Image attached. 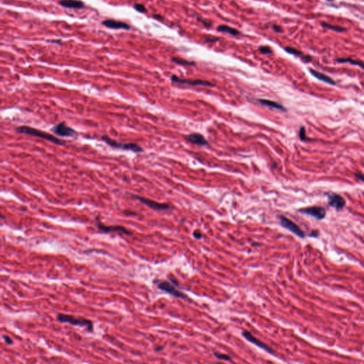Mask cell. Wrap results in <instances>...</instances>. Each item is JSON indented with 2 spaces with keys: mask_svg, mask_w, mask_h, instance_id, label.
<instances>
[{
  "mask_svg": "<svg viewBox=\"0 0 364 364\" xmlns=\"http://www.w3.org/2000/svg\"><path fill=\"white\" fill-rule=\"evenodd\" d=\"M185 139L189 142L199 145V146H206L208 145V142L204 137V136L197 132L187 134L185 136Z\"/></svg>",
  "mask_w": 364,
  "mask_h": 364,
  "instance_id": "obj_13",
  "label": "cell"
},
{
  "mask_svg": "<svg viewBox=\"0 0 364 364\" xmlns=\"http://www.w3.org/2000/svg\"><path fill=\"white\" fill-rule=\"evenodd\" d=\"M299 136L300 139H301L302 141H308V140H309L308 138H307V136H306V134H305V127H300Z\"/></svg>",
  "mask_w": 364,
  "mask_h": 364,
  "instance_id": "obj_26",
  "label": "cell"
},
{
  "mask_svg": "<svg viewBox=\"0 0 364 364\" xmlns=\"http://www.w3.org/2000/svg\"><path fill=\"white\" fill-rule=\"evenodd\" d=\"M3 338H4V339L5 340V341H6L7 343H8V344H12V340L10 337H9V336H3Z\"/></svg>",
  "mask_w": 364,
  "mask_h": 364,
  "instance_id": "obj_33",
  "label": "cell"
},
{
  "mask_svg": "<svg viewBox=\"0 0 364 364\" xmlns=\"http://www.w3.org/2000/svg\"><path fill=\"white\" fill-rule=\"evenodd\" d=\"M16 130L20 134H27V135L35 136V137L41 138V139H43L57 145H63L65 143V141L59 139V138L54 136L53 134H48L47 132H43V131L37 130V129L29 126L23 125V126L18 127H16Z\"/></svg>",
  "mask_w": 364,
  "mask_h": 364,
  "instance_id": "obj_1",
  "label": "cell"
},
{
  "mask_svg": "<svg viewBox=\"0 0 364 364\" xmlns=\"http://www.w3.org/2000/svg\"><path fill=\"white\" fill-rule=\"evenodd\" d=\"M300 58H301L302 61L305 62V63H309V62H311L313 60L312 56L309 55H305V54H303Z\"/></svg>",
  "mask_w": 364,
  "mask_h": 364,
  "instance_id": "obj_30",
  "label": "cell"
},
{
  "mask_svg": "<svg viewBox=\"0 0 364 364\" xmlns=\"http://www.w3.org/2000/svg\"><path fill=\"white\" fill-rule=\"evenodd\" d=\"M273 31H274L275 33H277V34H281V33H283L284 30L282 28L281 26H279V25H277V24H273L272 26Z\"/></svg>",
  "mask_w": 364,
  "mask_h": 364,
  "instance_id": "obj_29",
  "label": "cell"
},
{
  "mask_svg": "<svg viewBox=\"0 0 364 364\" xmlns=\"http://www.w3.org/2000/svg\"><path fill=\"white\" fill-rule=\"evenodd\" d=\"M197 19H198V21H199L200 22H201L202 23H203V24L204 25L206 28H210V27L212 26V23L211 22V21H209L208 20L204 19H203V18H201V17H197Z\"/></svg>",
  "mask_w": 364,
  "mask_h": 364,
  "instance_id": "obj_27",
  "label": "cell"
},
{
  "mask_svg": "<svg viewBox=\"0 0 364 364\" xmlns=\"http://www.w3.org/2000/svg\"><path fill=\"white\" fill-rule=\"evenodd\" d=\"M131 198H133V199L134 200H137V201H139L140 203H143V204L147 205V206L149 207V208H150L151 209H153V210H154V211H166L171 208L170 205H169V204H168V203H159V202L153 201V200L149 199V198L142 197V196L132 195L131 196Z\"/></svg>",
  "mask_w": 364,
  "mask_h": 364,
  "instance_id": "obj_6",
  "label": "cell"
},
{
  "mask_svg": "<svg viewBox=\"0 0 364 364\" xmlns=\"http://www.w3.org/2000/svg\"><path fill=\"white\" fill-rule=\"evenodd\" d=\"M153 17L154 18V19H157V20H162L163 19V16L161 15H160V14H154L153 15Z\"/></svg>",
  "mask_w": 364,
  "mask_h": 364,
  "instance_id": "obj_36",
  "label": "cell"
},
{
  "mask_svg": "<svg viewBox=\"0 0 364 364\" xmlns=\"http://www.w3.org/2000/svg\"><path fill=\"white\" fill-rule=\"evenodd\" d=\"M298 211L301 214L307 215V216H312V217L316 218V220L321 221L325 218L327 211L326 209L321 206H310L307 207V208H300L298 210Z\"/></svg>",
  "mask_w": 364,
  "mask_h": 364,
  "instance_id": "obj_9",
  "label": "cell"
},
{
  "mask_svg": "<svg viewBox=\"0 0 364 364\" xmlns=\"http://www.w3.org/2000/svg\"><path fill=\"white\" fill-rule=\"evenodd\" d=\"M52 132L56 135L63 137H71L77 134V132L72 127L68 126L64 122L58 124L52 128Z\"/></svg>",
  "mask_w": 364,
  "mask_h": 364,
  "instance_id": "obj_10",
  "label": "cell"
},
{
  "mask_svg": "<svg viewBox=\"0 0 364 364\" xmlns=\"http://www.w3.org/2000/svg\"><path fill=\"white\" fill-rule=\"evenodd\" d=\"M327 198H328L329 205L338 211L343 209L346 205L344 198L337 194H334V193L329 194L327 195Z\"/></svg>",
  "mask_w": 364,
  "mask_h": 364,
  "instance_id": "obj_12",
  "label": "cell"
},
{
  "mask_svg": "<svg viewBox=\"0 0 364 364\" xmlns=\"http://www.w3.org/2000/svg\"><path fill=\"white\" fill-rule=\"evenodd\" d=\"M285 51L287 53H288V54H292V55H294L296 56H299V57H301V56L303 55V53L301 51L298 50V49H296L295 48H293V47H291V46L285 47Z\"/></svg>",
  "mask_w": 364,
  "mask_h": 364,
  "instance_id": "obj_22",
  "label": "cell"
},
{
  "mask_svg": "<svg viewBox=\"0 0 364 364\" xmlns=\"http://www.w3.org/2000/svg\"><path fill=\"white\" fill-rule=\"evenodd\" d=\"M48 42L50 43H61V39H54V40H51V41H48Z\"/></svg>",
  "mask_w": 364,
  "mask_h": 364,
  "instance_id": "obj_35",
  "label": "cell"
},
{
  "mask_svg": "<svg viewBox=\"0 0 364 364\" xmlns=\"http://www.w3.org/2000/svg\"><path fill=\"white\" fill-rule=\"evenodd\" d=\"M57 320L61 323H68L74 326L86 327L89 332H93V323L85 318H78L68 314H59L57 315Z\"/></svg>",
  "mask_w": 364,
  "mask_h": 364,
  "instance_id": "obj_2",
  "label": "cell"
},
{
  "mask_svg": "<svg viewBox=\"0 0 364 364\" xmlns=\"http://www.w3.org/2000/svg\"><path fill=\"white\" fill-rule=\"evenodd\" d=\"M280 223L281 226H283L284 228L287 229L292 233L296 235V236L300 238H305L306 236V233L302 229L300 228L297 224H296L294 222L291 221L290 219L287 218V217L284 216H280Z\"/></svg>",
  "mask_w": 364,
  "mask_h": 364,
  "instance_id": "obj_5",
  "label": "cell"
},
{
  "mask_svg": "<svg viewBox=\"0 0 364 364\" xmlns=\"http://www.w3.org/2000/svg\"><path fill=\"white\" fill-rule=\"evenodd\" d=\"M193 236H194V237L196 239H201V238L203 237V235H202V233L199 230L194 231V233H193Z\"/></svg>",
  "mask_w": 364,
  "mask_h": 364,
  "instance_id": "obj_31",
  "label": "cell"
},
{
  "mask_svg": "<svg viewBox=\"0 0 364 364\" xmlns=\"http://www.w3.org/2000/svg\"><path fill=\"white\" fill-rule=\"evenodd\" d=\"M134 8L140 13H147V8L142 4H135L134 5Z\"/></svg>",
  "mask_w": 364,
  "mask_h": 364,
  "instance_id": "obj_25",
  "label": "cell"
},
{
  "mask_svg": "<svg viewBox=\"0 0 364 364\" xmlns=\"http://www.w3.org/2000/svg\"><path fill=\"white\" fill-rule=\"evenodd\" d=\"M96 226L102 232L108 233L110 232H117L122 234L127 235V236H132V233L130 230H127L125 227L118 225H107L101 223V221L97 218H96Z\"/></svg>",
  "mask_w": 364,
  "mask_h": 364,
  "instance_id": "obj_7",
  "label": "cell"
},
{
  "mask_svg": "<svg viewBox=\"0 0 364 364\" xmlns=\"http://www.w3.org/2000/svg\"><path fill=\"white\" fill-rule=\"evenodd\" d=\"M124 214L125 215H127V216H130V215H136V213L134 212H131L130 211H126L124 212Z\"/></svg>",
  "mask_w": 364,
  "mask_h": 364,
  "instance_id": "obj_37",
  "label": "cell"
},
{
  "mask_svg": "<svg viewBox=\"0 0 364 364\" xmlns=\"http://www.w3.org/2000/svg\"><path fill=\"white\" fill-rule=\"evenodd\" d=\"M336 61H337L338 63H349L352 65L360 66L362 68H363V62L361 61H356V60H354L351 59V58H348V59H341V58H339V59H336Z\"/></svg>",
  "mask_w": 364,
  "mask_h": 364,
  "instance_id": "obj_20",
  "label": "cell"
},
{
  "mask_svg": "<svg viewBox=\"0 0 364 364\" xmlns=\"http://www.w3.org/2000/svg\"><path fill=\"white\" fill-rule=\"evenodd\" d=\"M311 233H312V234L309 235V236H310V237L316 238L318 236V232L317 230H315V231H312V232Z\"/></svg>",
  "mask_w": 364,
  "mask_h": 364,
  "instance_id": "obj_34",
  "label": "cell"
},
{
  "mask_svg": "<svg viewBox=\"0 0 364 364\" xmlns=\"http://www.w3.org/2000/svg\"><path fill=\"white\" fill-rule=\"evenodd\" d=\"M103 25H104L107 28L112 29H125L129 30L130 29V26L127 23L123 21H117L114 19H106L102 22Z\"/></svg>",
  "mask_w": 364,
  "mask_h": 364,
  "instance_id": "obj_14",
  "label": "cell"
},
{
  "mask_svg": "<svg viewBox=\"0 0 364 364\" xmlns=\"http://www.w3.org/2000/svg\"><path fill=\"white\" fill-rule=\"evenodd\" d=\"M217 31L221 33H228L232 36H238L241 34V32L227 25L221 24L217 27Z\"/></svg>",
  "mask_w": 364,
  "mask_h": 364,
  "instance_id": "obj_18",
  "label": "cell"
},
{
  "mask_svg": "<svg viewBox=\"0 0 364 364\" xmlns=\"http://www.w3.org/2000/svg\"><path fill=\"white\" fill-rule=\"evenodd\" d=\"M214 356H216V358H218V359L219 360H223V361H230L232 362V358L230 356H228V355L226 354H220V353H214Z\"/></svg>",
  "mask_w": 364,
  "mask_h": 364,
  "instance_id": "obj_23",
  "label": "cell"
},
{
  "mask_svg": "<svg viewBox=\"0 0 364 364\" xmlns=\"http://www.w3.org/2000/svg\"><path fill=\"white\" fill-rule=\"evenodd\" d=\"M154 283L159 289L164 291V292L169 293L171 295L175 296V297L180 298V299H188V296L176 288V287L177 285H174V283H171L168 281H166V280H160L156 279L154 280Z\"/></svg>",
  "mask_w": 364,
  "mask_h": 364,
  "instance_id": "obj_4",
  "label": "cell"
},
{
  "mask_svg": "<svg viewBox=\"0 0 364 364\" xmlns=\"http://www.w3.org/2000/svg\"><path fill=\"white\" fill-rule=\"evenodd\" d=\"M220 38L218 37H212V36H206L205 37V43H215L216 41H219Z\"/></svg>",
  "mask_w": 364,
  "mask_h": 364,
  "instance_id": "obj_28",
  "label": "cell"
},
{
  "mask_svg": "<svg viewBox=\"0 0 364 364\" xmlns=\"http://www.w3.org/2000/svg\"><path fill=\"white\" fill-rule=\"evenodd\" d=\"M258 50L263 54H272L273 53L272 49L269 46H260Z\"/></svg>",
  "mask_w": 364,
  "mask_h": 364,
  "instance_id": "obj_24",
  "label": "cell"
},
{
  "mask_svg": "<svg viewBox=\"0 0 364 364\" xmlns=\"http://www.w3.org/2000/svg\"><path fill=\"white\" fill-rule=\"evenodd\" d=\"M258 102L259 103H260V104L265 105V106H267L269 107H271V108L277 109V110H283V111L286 110V108H285V107H283L281 104L277 103V102L275 101H270V100H266V99H258Z\"/></svg>",
  "mask_w": 364,
  "mask_h": 364,
  "instance_id": "obj_17",
  "label": "cell"
},
{
  "mask_svg": "<svg viewBox=\"0 0 364 364\" xmlns=\"http://www.w3.org/2000/svg\"><path fill=\"white\" fill-rule=\"evenodd\" d=\"M4 218V216H2L1 213H0V218Z\"/></svg>",
  "mask_w": 364,
  "mask_h": 364,
  "instance_id": "obj_39",
  "label": "cell"
},
{
  "mask_svg": "<svg viewBox=\"0 0 364 364\" xmlns=\"http://www.w3.org/2000/svg\"><path fill=\"white\" fill-rule=\"evenodd\" d=\"M102 140L104 141L105 143H107L109 146L113 147L114 149H117V150L132 151V152L134 153H141L144 152L142 147H141L139 145L134 143L118 142L115 141V140L112 139V138L105 135L102 136Z\"/></svg>",
  "mask_w": 364,
  "mask_h": 364,
  "instance_id": "obj_3",
  "label": "cell"
},
{
  "mask_svg": "<svg viewBox=\"0 0 364 364\" xmlns=\"http://www.w3.org/2000/svg\"><path fill=\"white\" fill-rule=\"evenodd\" d=\"M163 349H164L163 346H157V347H156V348L155 349V351H160L163 350Z\"/></svg>",
  "mask_w": 364,
  "mask_h": 364,
  "instance_id": "obj_38",
  "label": "cell"
},
{
  "mask_svg": "<svg viewBox=\"0 0 364 364\" xmlns=\"http://www.w3.org/2000/svg\"><path fill=\"white\" fill-rule=\"evenodd\" d=\"M242 336H243V337L245 338L246 340H247L249 342L252 343V344L257 346L259 347V348L263 349L264 351H267V352L269 353V354H274V351L272 348H270L269 346H267V344H265V343H264L263 341H261L260 340L258 339V338L255 337L253 335L251 334L250 332H247V331H243V332H242Z\"/></svg>",
  "mask_w": 364,
  "mask_h": 364,
  "instance_id": "obj_11",
  "label": "cell"
},
{
  "mask_svg": "<svg viewBox=\"0 0 364 364\" xmlns=\"http://www.w3.org/2000/svg\"><path fill=\"white\" fill-rule=\"evenodd\" d=\"M355 176H356V179L360 180V181H363V174H361V173H356L355 174Z\"/></svg>",
  "mask_w": 364,
  "mask_h": 364,
  "instance_id": "obj_32",
  "label": "cell"
},
{
  "mask_svg": "<svg viewBox=\"0 0 364 364\" xmlns=\"http://www.w3.org/2000/svg\"><path fill=\"white\" fill-rule=\"evenodd\" d=\"M321 25L324 27V28L328 29L329 30L334 31V32H336L341 33V32H346L347 31V29L345 28V27L338 26V25H332V24H330L329 23L325 22V21H321Z\"/></svg>",
  "mask_w": 364,
  "mask_h": 364,
  "instance_id": "obj_19",
  "label": "cell"
},
{
  "mask_svg": "<svg viewBox=\"0 0 364 364\" xmlns=\"http://www.w3.org/2000/svg\"><path fill=\"white\" fill-rule=\"evenodd\" d=\"M59 4L68 9H82L85 7L84 3L80 0H61Z\"/></svg>",
  "mask_w": 364,
  "mask_h": 364,
  "instance_id": "obj_16",
  "label": "cell"
},
{
  "mask_svg": "<svg viewBox=\"0 0 364 364\" xmlns=\"http://www.w3.org/2000/svg\"><path fill=\"white\" fill-rule=\"evenodd\" d=\"M172 61L174 62V63H176V64H179L181 65H196V63L194 61H188V60L181 59V58L174 57L172 59Z\"/></svg>",
  "mask_w": 364,
  "mask_h": 364,
  "instance_id": "obj_21",
  "label": "cell"
},
{
  "mask_svg": "<svg viewBox=\"0 0 364 364\" xmlns=\"http://www.w3.org/2000/svg\"><path fill=\"white\" fill-rule=\"evenodd\" d=\"M309 72H310V73L312 74L314 77H315L316 79L319 80V81L324 82V83H328V84L332 85H335L336 84V83L335 82L334 80H333L332 78H330L328 76L325 75V74L322 73L321 72H318L317 71V70H314V69H313V68H309Z\"/></svg>",
  "mask_w": 364,
  "mask_h": 364,
  "instance_id": "obj_15",
  "label": "cell"
},
{
  "mask_svg": "<svg viewBox=\"0 0 364 364\" xmlns=\"http://www.w3.org/2000/svg\"><path fill=\"white\" fill-rule=\"evenodd\" d=\"M171 81L174 83H178V84L181 85H188L191 86H205V87H213L214 86V84H212L211 82L207 81H203V80H190V79H184V78H180L178 76L175 75L172 76L171 77Z\"/></svg>",
  "mask_w": 364,
  "mask_h": 364,
  "instance_id": "obj_8",
  "label": "cell"
}]
</instances>
